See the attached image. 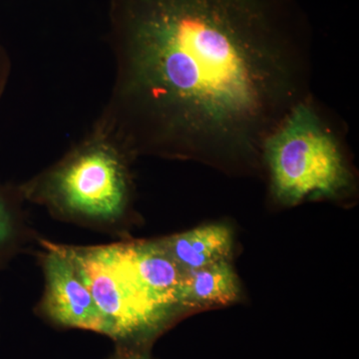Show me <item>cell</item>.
I'll return each instance as SVG.
<instances>
[{
    "mask_svg": "<svg viewBox=\"0 0 359 359\" xmlns=\"http://www.w3.org/2000/svg\"><path fill=\"white\" fill-rule=\"evenodd\" d=\"M341 136L339 125L313 95L297 104L264 145L273 197L297 205L347 192L353 175Z\"/></svg>",
    "mask_w": 359,
    "mask_h": 359,
    "instance_id": "7a4b0ae2",
    "label": "cell"
},
{
    "mask_svg": "<svg viewBox=\"0 0 359 359\" xmlns=\"http://www.w3.org/2000/svg\"><path fill=\"white\" fill-rule=\"evenodd\" d=\"M120 359H144L141 358V356L136 355V354H130V355L123 356V358Z\"/></svg>",
    "mask_w": 359,
    "mask_h": 359,
    "instance_id": "30bf717a",
    "label": "cell"
},
{
    "mask_svg": "<svg viewBox=\"0 0 359 359\" xmlns=\"http://www.w3.org/2000/svg\"><path fill=\"white\" fill-rule=\"evenodd\" d=\"M184 271H196L228 261L233 238L228 226L208 224L173 236L161 242Z\"/></svg>",
    "mask_w": 359,
    "mask_h": 359,
    "instance_id": "52a82bcc",
    "label": "cell"
},
{
    "mask_svg": "<svg viewBox=\"0 0 359 359\" xmlns=\"http://www.w3.org/2000/svg\"><path fill=\"white\" fill-rule=\"evenodd\" d=\"M49 184L54 203L73 216L114 221L126 205L124 166L106 145H94L78 153L52 175Z\"/></svg>",
    "mask_w": 359,
    "mask_h": 359,
    "instance_id": "277c9868",
    "label": "cell"
},
{
    "mask_svg": "<svg viewBox=\"0 0 359 359\" xmlns=\"http://www.w3.org/2000/svg\"><path fill=\"white\" fill-rule=\"evenodd\" d=\"M105 321L106 334L129 339L148 332L164 318L135 276L125 245L67 248Z\"/></svg>",
    "mask_w": 359,
    "mask_h": 359,
    "instance_id": "3957f363",
    "label": "cell"
},
{
    "mask_svg": "<svg viewBox=\"0 0 359 359\" xmlns=\"http://www.w3.org/2000/svg\"><path fill=\"white\" fill-rule=\"evenodd\" d=\"M132 136L149 147L263 161L313 95L308 22L292 0H112Z\"/></svg>",
    "mask_w": 359,
    "mask_h": 359,
    "instance_id": "6da1fadb",
    "label": "cell"
},
{
    "mask_svg": "<svg viewBox=\"0 0 359 359\" xmlns=\"http://www.w3.org/2000/svg\"><path fill=\"white\" fill-rule=\"evenodd\" d=\"M43 309L58 325L106 334L105 321L67 248L49 245L45 255Z\"/></svg>",
    "mask_w": 359,
    "mask_h": 359,
    "instance_id": "5b68a950",
    "label": "cell"
},
{
    "mask_svg": "<svg viewBox=\"0 0 359 359\" xmlns=\"http://www.w3.org/2000/svg\"><path fill=\"white\" fill-rule=\"evenodd\" d=\"M135 276L153 301L165 311L178 304L185 271L161 243L125 245Z\"/></svg>",
    "mask_w": 359,
    "mask_h": 359,
    "instance_id": "8992f818",
    "label": "cell"
},
{
    "mask_svg": "<svg viewBox=\"0 0 359 359\" xmlns=\"http://www.w3.org/2000/svg\"><path fill=\"white\" fill-rule=\"evenodd\" d=\"M240 297V285L229 261L219 262L196 271H185L178 294V304H230Z\"/></svg>",
    "mask_w": 359,
    "mask_h": 359,
    "instance_id": "ba28073f",
    "label": "cell"
},
{
    "mask_svg": "<svg viewBox=\"0 0 359 359\" xmlns=\"http://www.w3.org/2000/svg\"><path fill=\"white\" fill-rule=\"evenodd\" d=\"M15 224L11 210L0 198V250L11 243L14 235Z\"/></svg>",
    "mask_w": 359,
    "mask_h": 359,
    "instance_id": "9c48e42d",
    "label": "cell"
}]
</instances>
